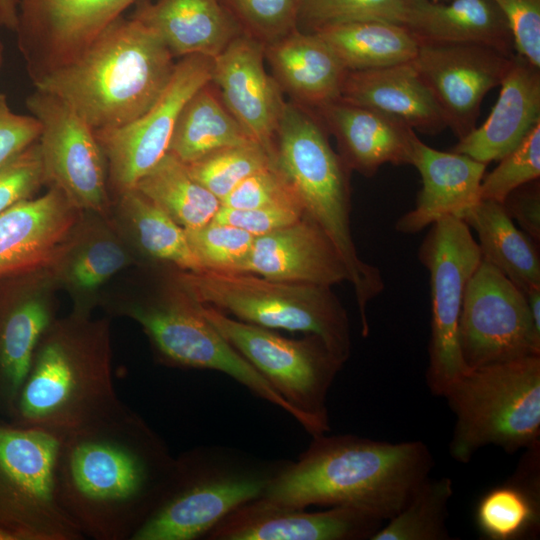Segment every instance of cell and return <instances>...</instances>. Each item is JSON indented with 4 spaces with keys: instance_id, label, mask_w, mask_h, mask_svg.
Segmentation results:
<instances>
[{
    "instance_id": "1",
    "label": "cell",
    "mask_w": 540,
    "mask_h": 540,
    "mask_svg": "<svg viewBox=\"0 0 540 540\" xmlns=\"http://www.w3.org/2000/svg\"><path fill=\"white\" fill-rule=\"evenodd\" d=\"M175 463L164 440L129 407L60 438L59 501L84 538L133 540Z\"/></svg>"
},
{
    "instance_id": "2",
    "label": "cell",
    "mask_w": 540,
    "mask_h": 540,
    "mask_svg": "<svg viewBox=\"0 0 540 540\" xmlns=\"http://www.w3.org/2000/svg\"><path fill=\"white\" fill-rule=\"evenodd\" d=\"M433 465L422 441L322 434L297 461L285 462L261 498L300 509L354 507L384 522L401 511Z\"/></svg>"
},
{
    "instance_id": "3",
    "label": "cell",
    "mask_w": 540,
    "mask_h": 540,
    "mask_svg": "<svg viewBox=\"0 0 540 540\" xmlns=\"http://www.w3.org/2000/svg\"><path fill=\"white\" fill-rule=\"evenodd\" d=\"M125 407L112 379L108 321L78 311L55 319L43 333L11 422L61 438Z\"/></svg>"
},
{
    "instance_id": "4",
    "label": "cell",
    "mask_w": 540,
    "mask_h": 540,
    "mask_svg": "<svg viewBox=\"0 0 540 540\" xmlns=\"http://www.w3.org/2000/svg\"><path fill=\"white\" fill-rule=\"evenodd\" d=\"M174 59L152 29L121 16L77 57L33 85L68 104L94 131L109 130L152 106L172 77Z\"/></svg>"
},
{
    "instance_id": "5",
    "label": "cell",
    "mask_w": 540,
    "mask_h": 540,
    "mask_svg": "<svg viewBox=\"0 0 540 540\" xmlns=\"http://www.w3.org/2000/svg\"><path fill=\"white\" fill-rule=\"evenodd\" d=\"M275 162L294 187L305 214L328 236L348 272L359 310L384 290L380 270L362 260L351 231V170L336 153L315 110L286 101L275 137Z\"/></svg>"
},
{
    "instance_id": "6",
    "label": "cell",
    "mask_w": 540,
    "mask_h": 540,
    "mask_svg": "<svg viewBox=\"0 0 540 540\" xmlns=\"http://www.w3.org/2000/svg\"><path fill=\"white\" fill-rule=\"evenodd\" d=\"M286 461H261L231 449L198 447L175 457L158 502L133 540H195L265 493Z\"/></svg>"
},
{
    "instance_id": "7",
    "label": "cell",
    "mask_w": 540,
    "mask_h": 540,
    "mask_svg": "<svg viewBox=\"0 0 540 540\" xmlns=\"http://www.w3.org/2000/svg\"><path fill=\"white\" fill-rule=\"evenodd\" d=\"M455 416L449 452L467 463L481 448L539 444L540 355L468 369L443 396Z\"/></svg>"
},
{
    "instance_id": "8",
    "label": "cell",
    "mask_w": 540,
    "mask_h": 540,
    "mask_svg": "<svg viewBox=\"0 0 540 540\" xmlns=\"http://www.w3.org/2000/svg\"><path fill=\"white\" fill-rule=\"evenodd\" d=\"M174 275L202 304L265 328L314 334L343 364L350 357L347 312L329 286L274 281L248 272L174 269Z\"/></svg>"
},
{
    "instance_id": "9",
    "label": "cell",
    "mask_w": 540,
    "mask_h": 540,
    "mask_svg": "<svg viewBox=\"0 0 540 540\" xmlns=\"http://www.w3.org/2000/svg\"><path fill=\"white\" fill-rule=\"evenodd\" d=\"M173 270L165 272L150 296L126 307L147 335L157 361L174 368L224 373L294 418L289 404L207 320Z\"/></svg>"
},
{
    "instance_id": "10",
    "label": "cell",
    "mask_w": 540,
    "mask_h": 540,
    "mask_svg": "<svg viewBox=\"0 0 540 540\" xmlns=\"http://www.w3.org/2000/svg\"><path fill=\"white\" fill-rule=\"evenodd\" d=\"M200 303V302H199ZM207 320L266 379L312 437L330 430L329 389L343 363L314 334L283 337L200 303Z\"/></svg>"
},
{
    "instance_id": "11",
    "label": "cell",
    "mask_w": 540,
    "mask_h": 540,
    "mask_svg": "<svg viewBox=\"0 0 540 540\" xmlns=\"http://www.w3.org/2000/svg\"><path fill=\"white\" fill-rule=\"evenodd\" d=\"M60 437L0 423V527L16 540H80L57 494Z\"/></svg>"
},
{
    "instance_id": "12",
    "label": "cell",
    "mask_w": 540,
    "mask_h": 540,
    "mask_svg": "<svg viewBox=\"0 0 540 540\" xmlns=\"http://www.w3.org/2000/svg\"><path fill=\"white\" fill-rule=\"evenodd\" d=\"M418 258L430 275L431 334L427 385L443 396L468 368L458 343V323L465 289L482 261L477 241L459 217L447 216L430 225Z\"/></svg>"
},
{
    "instance_id": "13",
    "label": "cell",
    "mask_w": 540,
    "mask_h": 540,
    "mask_svg": "<svg viewBox=\"0 0 540 540\" xmlns=\"http://www.w3.org/2000/svg\"><path fill=\"white\" fill-rule=\"evenodd\" d=\"M458 343L468 369L540 355V330L524 293L483 260L465 289Z\"/></svg>"
},
{
    "instance_id": "14",
    "label": "cell",
    "mask_w": 540,
    "mask_h": 540,
    "mask_svg": "<svg viewBox=\"0 0 540 540\" xmlns=\"http://www.w3.org/2000/svg\"><path fill=\"white\" fill-rule=\"evenodd\" d=\"M26 106L41 125L38 145L46 183L80 211L105 216L110 209L107 164L94 130L52 94L35 89Z\"/></svg>"
},
{
    "instance_id": "15",
    "label": "cell",
    "mask_w": 540,
    "mask_h": 540,
    "mask_svg": "<svg viewBox=\"0 0 540 540\" xmlns=\"http://www.w3.org/2000/svg\"><path fill=\"white\" fill-rule=\"evenodd\" d=\"M213 58L189 55L176 62L167 86L141 116L109 130L94 131L104 153L108 183L121 193L134 189L167 153L180 112L211 81Z\"/></svg>"
},
{
    "instance_id": "16",
    "label": "cell",
    "mask_w": 540,
    "mask_h": 540,
    "mask_svg": "<svg viewBox=\"0 0 540 540\" xmlns=\"http://www.w3.org/2000/svg\"><path fill=\"white\" fill-rule=\"evenodd\" d=\"M140 0H18L17 45L32 82L70 62Z\"/></svg>"
},
{
    "instance_id": "17",
    "label": "cell",
    "mask_w": 540,
    "mask_h": 540,
    "mask_svg": "<svg viewBox=\"0 0 540 540\" xmlns=\"http://www.w3.org/2000/svg\"><path fill=\"white\" fill-rule=\"evenodd\" d=\"M419 42L412 64L460 140L475 129L485 95L501 84L514 55L480 44Z\"/></svg>"
},
{
    "instance_id": "18",
    "label": "cell",
    "mask_w": 540,
    "mask_h": 540,
    "mask_svg": "<svg viewBox=\"0 0 540 540\" xmlns=\"http://www.w3.org/2000/svg\"><path fill=\"white\" fill-rule=\"evenodd\" d=\"M81 213L55 186L2 212L0 279L56 267L74 243Z\"/></svg>"
},
{
    "instance_id": "19",
    "label": "cell",
    "mask_w": 540,
    "mask_h": 540,
    "mask_svg": "<svg viewBox=\"0 0 540 540\" xmlns=\"http://www.w3.org/2000/svg\"><path fill=\"white\" fill-rule=\"evenodd\" d=\"M265 46L241 34L213 58L211 82L250 138L275 156V137L286 101L266 69Z\"/></svg>"
},
{
    "instance_id": "20",
    "label": "cell",
    "mask_w": 540,
    "mask_h": 540,
    "mask_svg": "<svg viewBox=\"0 0 540 540\" xmlns=\"http://www.w3.org/2000/svg\"><path fill=\"white\" fill-rule=\"evenodd\" d=\"M383 521L354 507L326 511L280 506L257 498L240 506L205 537L207 540H370Z\"/></svg>"
},
{
    "instance_id": "21",
    "label": "cell",
    "mask_w": 540,
    "mask_h": 540,
    "mask_svg": "<svg viewBox=\"0 0 540 540\" xmlns=\"http://www.w3.org/2000/svg\"><path fill=\"white\" fill-rule=\"evenodd\" d=\"M241 272L274 281L329 287L348 281L335 246L306 214L289 226L255 237Z\"/></svg>"
},
{
    "instance_id": "22",
    "label": "cell",
    "mask_w": 540,
    "mask_h": 540,
    "mask_svg": "<svg viewBox=\"0 0 540 540\" xmlns=\"http://www.w3.org/2000/svg\"><path fill=\"white\" fill-rule=\"evenodd\" d=\"M315 111L351 171L372 177L387 163L412 165L417 135L398 119L339 98Z\"/></svg>"
},
{
    "instance_id": "23",
    "label": "cell",
    "mask_w": 540,
    "mask_h": 540,
    "mask_svg": "<svg viewBox=\"0 0 540 540\" xmlns=\"http://www.w3.org/2000/svg\"><path fill=\"white\" fill-rule=\"evenodd\" d=\"M412 165L420 173L422 187L415 207L397 220L396 231L418 233L444 217H460L480 200L486 164L464 154L434 149L417 136Z\"/></svg>"
},
{
    "instance_id": "24",
    "label": "cell",
    "mask_w": 540,
    "mask_h": 540,
    "mask_svg": "<svg viewBox=\"0 0 540 540\" xmlns=\"http://www.w3.org/2000/svg\"><path fill=\"white\" fill-rule=\"evenodd\" d=\"M499 86L498 100L488 118L451 151L486 165L500 161L540 122V68L514 54Z\"/></svg>"
},
{
    "instance_id": "25",
    "label": "cell",
    "mask_w": 540,
    "mask_h": 540,
    "mask_svg": "<svg viewBox=\"0 0 540 540\" xmlns=\"http://www.w3.org/2000/svg\"><path fill=\"white\" fill-rule=\"evenodd\" d=\"M339 99L368 107L427 135L447 128L443 113L411 62L347 71Z\"/></svg>"
},
{
    "instance_id": "26",
    "label": "cell",
    "mask_w": 540,
    "mask_h": 540,
    "mask_svg": "<svg viewBox=\"0 0 540 540\" xmlns=\"http://www.w3.org/2000/svg\"><path fill=\"white\" fill-rule=\"evenodd\" d=\"M131 15L152 29L172 55L220 54L243 34L221 0H140Z\"/></svg>"
},
{
    "instance_id": "27",
    "label": "cell",
    "mask_w": 540,
    "mask_h": 540,
    "mask_svg": "<svg viewBox=\"0 0 540 540\" xmlns=\"http://www.w3.org/2000/svg\"><path fill=\"white\" fill-rule=\"evenodd\" d=\"M266 63L291 101L316 110L340 97L347 70L316 33L295 29L268 44Z\"/></svg>"
},
{
    "instance_id": "28",
    "label": "cell",
    "mask_w": 540,
    "mask_h": 540,
    "mask_svg": "<svg viewBox=\"0 0 540 540\" xmlns=\"http://www.w3.org/2000/svg\"><path fill=\"white\" fill-rule=\"evenodd\" d=\"M406 26L421 42L471 43L515 53L508 23L492 0H405Z\"/></svg>"
},
{
    "instance_id": "29",
    "label": "cell",
    "mask_w": 540,
    "mask_h": 540,
    "mask_svg": "<svg viewBox=\"0 0 540 540\" xmlns=\"http://www.w3.org/2000/svg\"><path fill=\"white\" fill-rule=\"evenodd\" d=\"M459 218L477 234L483 261L500 271L523 293L540 287L538 247L514 225L502 203L479 200Z\"/></svg>"
},
{
    "instance_id": "30",
    "label": "cell",
    "mask_w": 540,
    "mask_h": 540,
    "mask_svg": "<svg viewBox=\"0 0 540 540\" xmlns=\"http://www.w3.org/2000/svg\"><path fill=\"white\" fill-rule=\"evenodd\" d=\"M54 320L48 296H29L0 312V411L10 418L37 344Z\"/></svg>"
},
{
    "instance_id": "31",
    "label": "cell",
    "mask_w": 540,
    "mask_h": 540,
    "mask_svg": "<svg viewBox=\"0 0 540 540\" xmlns=\"http://www.w3.org/2000/svg\"><path fill=\"white\" fill-rule=\"evenodd\" d=\"M347 71H362L411 62L418 38L404 25L363 20L335 24L316 32Z\"/></svg>"
},
{
    "instance_id": "32",
    "label": "cell",
    "mask_w": 540,
    "mask_h": 540,
    "mask_svg": "<svg viewBox=\"0 0 540 540\" xmlns=\"http://www.w3.org/2000/svg\"><path fill=\"white\" fill-rule=\"evenodd\" d=\"M250 142L254 141L209 81L191 96L180 112L168 153L188 165L216 150Z\"/></svg>"
},
{
    "instance_id": "33",
    "label": "cell",
    "mask_w": 540,
    "mask_h": 540,
    "mask_svg": "<svg viewBox=\"0 0 540 540\" xmlns=\"http://www.w3.org/2000/svg\"><path fill=\"white\" fill-rule=\"evenodd\" d=\"M512 481L490 489L479 501L475 520L479 532L490 540H515L535 532L539 525V480L536 467L539 444Z\"/></svg>"
},
{
    "instance_id": "34",
    "label": "cell",
    "mask_w": 540,
    "mask_h": 540,
    "mask_svg": "<svg viewBox=\"0 0 540 540\" xmlns=\"http://www.w3.org/2000/svg\"><path fill=\"white\" fill-rule=\"evenodd\" d=\"M135 189L184 230L213 220L221 203L190 175L186 164L167 153L136 184Z\"/></svg>"
},
{
    "instance_id": "35",
    "label": "cell",
    "mask_w": 540,
    "mask_h": 540,
    "mask_svg": "<svg viewBox=\"0 0 540 540\" xmlns=\"http://www.w3.org/2000/svg\"><path fill=\"white\" fill-rule=\"evenodd\" d=\"M119 208L137 246L149 259L181 271L203 270L185 230L137 189L119 195Z\"/></svg>"
},
{
    "instance_id": "36",
    "label": "cell",
    "mask_w": 540,
    "mask_h": 540,
    "mask_svg": "<svg viewBox=\"0 0 540 540\" xmlns=\"http://www.w3.org/2000/svg\"><path fill=\"white\" fill-rule=\"evenodd\" d=\"M453 494L448 477L423 480L407 503L370 540H447L448 504Z\"/></svg>"
},
{
    "instance_id": "37",
    "label": "cell",
    "mask_w": 540,
    "mask_h": 540,
    "mask_svg": "<svg viewBox=\"0 0 540 540\" xmlns=\"http://www.w3.org/2000/svg\"><path fill=\"white\" fill-rule=\"evenodd\" d=\"M275 163V156L250 142L216 150L186 165L190 175L221 201L243 180Z\"/></svg>"
},
{
    "instance_id": "38",
    "label": "cell",
    "mask_w": 540,
    "mask_h": 540,
    "mask_svg": "<svg viewBox=\"0 0 540 540\" xmlns=\"http://www.w3.org/2000/svg\"><path fill=\"white\" fill-rule=\"evenodd\" d=\"M75 241L76 238L61 262H67L65 281L78 290L92 291L100 287L131 261L123 245L109 234L89 239L79 246Z\"/></svg>"
},
{
    "instance_id": "39",
    "label": "cell",
    "mask_w": 540,
    "mask_h": 540,
    "mask_svg": "<svg viewBox=\"0 0 540 540\" xmlns=\"http://www.w3.org/2000/svg\"><path fill=\"white\" fill-rule=\"evenodd\" d=\"M185 234L202 269L218 272H241L255 239L243 229L213 220Z\"/></svg>"
},
{
    "instance_id": "40",
    "label": "cell",
    "mask_w": 540,
    "mask_h": 540,
    "mask_svg": "<svg viewBox=\"0 0 540 540\" xmlns=\"http://www.w3.org/2000/svg\"><path fill=\"white\" fill-rule=\"evenodd\" d=\"M405 0H302L298 29L314 33L324 27L363 20L404 25Z\"/></svg>"
},
{
    "instance_id": "41",
    "label": "cell",
    "mask_w": 540,
    "mask_h": 540,
    "mask_svg": "<svg viewBox=\"0 0 540 540\" xmlns=\"http://www.w3.org/2000/svg\"><path fill=\"white\" fill-rule=\"evenodd\" d=\"M243 34L264 46L298 28L302 0H221Z\"/></svg>"
},
{
    "instance_id": "42",
    "label": "cell",
    "mask_w": 540,
    "mask_h": 540,
    "mask_svg": "<svg viewBox=\"0 0 540 540\" xmlns=\"http://www.w3.org/2000/svg\"><path fill=\"white\" fill-rule=\"evenodd\" d=\"M540 177V122L521 143L500 160L486 176L480 187V200L502 203L516 188Z\"/></svg>"
},
{
    "instance_id": "43",
    "label": "cell",
    "mask_w": 540,
    "mask_h": 540,
    "mask_svg": "<svg viewBox=\"0 0 540 540\" xmlns=\"http://www.w3.org/2000/svg\"><path fill=\"white\" fill-rule=\"evenodd\" d=\"M221 205L237 209L277 205L303 208L294 187L276 162L243 180L221 201Z\"/></svg>"
},
{
    "instance_id": "44",
    "label": "cell",
    "mask_w": 540,
    "mask_h": 540,
    "mask_svg": "<svg viewBox=\"0 0 540 540\" xmlns=\"http://www.w3.org/2000/svg\"><path fill=\"white\" fill-rule=\"evenodd\" d=\"M44 183L37 141L0 167V214L15 203L31 198Z\"/></svg>"
},
{
    "instance_id": "45",
    "label": "cell",
    "mask_w": 540,
    "mask_h": 540,
    "mask_svg": "<svg viewBox=\"0 0 540 540\" xmlns=\"http://www.w3.org/2000/svg\"><path fill=\"white\" fill-rule=\"evenodd\" d=\"M510 28L516 54L540 68V0H492Z\"/></svg>"
},
{
    "instance_id": "46",
    "label": "cell",
    "mask_w": 540,
    "mask_h": 540,
    "mask_svg": "<svg viewBox=\"0 0 540 540\" xmlns=\"http://www.w3.org/2000/svg\"><path fill=\"white\" fill-rule=\"evenodd\" d=\"M303 208L277 205L237 209L220 205L213 221L243 229L253 236H262L289 226L304 216Z\"/></svg>"
},
{
    "instance_id": "47",
    "label": "cell",
    "mask_w": 540,
    "mask_h": 540,
    "mask_svg": "<svg viewBox=\"0 0 540 540\" xmlns=\"http://www.w3.org/2000/svg\"><path fill=\"white\" fill-rule=\"evenodd\" d=\"M39 121L30 115L15 113L0 92V167L38 141Z\"/></svg>"
},
{
    "instance_id": "48",
    "label": "cell",
    "mask_w": 540,
    "mask_h": 540,
    "mask_svg": "<svg viewBox=\"0 0 540 540\" xmlns=\"http://www.w3.org/2000/svg\"><path fill=\"white\" fill-rule=\"evenodd\" d=\"M507 215L535 243L540 241V183L539 179L513 190L502 202Z\"/></svg>"
},
{
    "instance_id": "49",
    "label": "cell",
    "mask_w": 540,
    "mask_h": 540,
    "mask_svg": "<svg viewBox=\"0 0 540 540\" xmlns=\"http://www.w3.org/2000/svg\"><path fill=\"white\" fill-rule=\"evenodd\" d=\"M18 23V0H0V26L15 32Z\"/></svg>"
},
{
    "instance_id": "50",
    "label": "cell",
    "mask_w": 540,
    "mask_h": 540,
    "mask_svg": "<svg viewBox=\"0 0 540 540\" xmlns=\"http://www.w3.org/2000/svg\"><path fill=\"white\" fill-rule=\"evenodd\" d=\"M533 322L538 330H540V287L532 288L524 293Z\"/></svg>"
},
{
    "instance_id": "51",
    "label": "cell",
    "mask_w": 540,
    "mask_h": 540,
    "mask_svg": "<svg viewBox=\"0 0 540 540\" xmlns=\"http://www.w3.org/2000/svg\"><path fill=\"white\" fill-rule=\"evenodd\" d=\"M0 540H16V538L10 532L0 527Z\"/></svg>"
},
{
    "instance_id": "52",
    "label": "cell",
    "mask_w": 540,
    "mask_h": 540,
    "mask_svg": "<svg viewBox=\"0 0 540 540\" xmlns=\"http://www.w3.org/2000/svg\"><path fill=\"white\" fill-rule=\"evenodd\" d=\"M3 55H4V52H3V44L1 43L0 41V69H1V66L3 64Z\"/></svg>"
}]
</instances>
